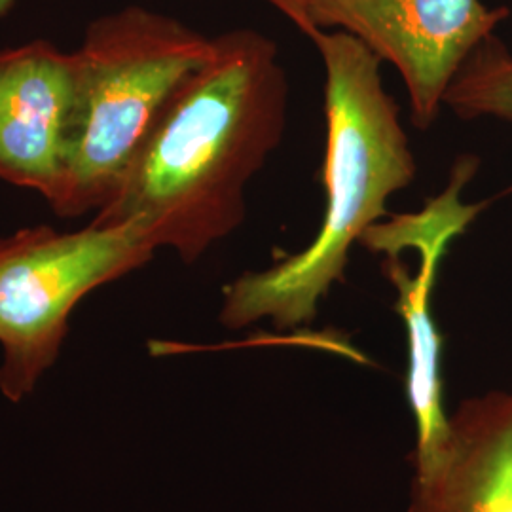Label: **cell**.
I'll return each instance as SVG.
<instances>
[{
    "label": "cell",
    "instance_id": "5b68a950",
    "mask_svg": "<svg viewBox=\"0 0 512 512\" xmlns=\"http://www.w3.org/2000/svg\"><path fill=\"white\" fill-rule=\"evenodd\" d=\"M300 31H342L403 78L410 118L427 131L467 57L509 18L482 0H268Z\"/></svg>",
    "mask_w": 512,
    "mask_h": 512
},
{
    "label": "cell",
    "instance_id": "30bf717a",
    "mask_svg": "<svg viewBox=\"0 0 512 512\" xmlns=\"http://www.w3.org/2000/svg\"><path fill=\"white\" fill-rule=\"evenodd\" d=\"M511 395H512V391H511Z\"/></svg>",
    "mask_w": 512,
    "mask_h": 512
},
{
    "label": "cell",
    "instance_id": "3957f363",
    "mask_svg": "<svg viewBox=\"0 0 512 512\" xmlns=\"http://www.w3.org/2000/svg\"><path fill=\"white\" fill-rule=\"evenodd\" d=\"M213 38L143 6L93 19L76 57L65 169L50 203L61 219L114 196L169 99L209 59Z\"/></svg>",
    "mask_w": 512,
    "mask_h": 512
},
{
    "label": "cell",
    "instance_id": "8992f818",
    "mask_svg": "<svg viewBox=\"0 0 512 512\" xmlns=\"http://www.w3.org/2000/svg\"><path fill=\"white\" fill-rule=\"evenodd\" d=\"M76 57L48 40L0 52V179L54 202L65 169Z\"/></svg>",
    "mask_w": 512,
    "mask_h": 512
},
{
    "label": "cell",
    "instance_id": "ba28073f",
    "mask_svg": "<svg viewBox=\"0 0 512 512\" xmlns=\"http://www.w3.org/2000/svg\"><path fill=\"white\" fill-rule=\"evenodd\" d=\"M442 105L461 120L495 118L512 124V54L503 40L492 35L467 57Z\"/></svg>",
    "mask_w": 512,
    "mask_h": 512
},
{
    "label": "cell",
    "instance_id": "52a82bcc",
    "mask_svg": "<svg viewBox=\"0 0 512 512\" xmlns=\"http://www.w3.org/2000/svg\"><path fill=\"white\" fill-rule=\"evenodd\" d=\"M408 512H512L511 391L463 401L439 440L414 452Z\"/></svg>",
    "mask_w": 512,
    "mask_h": 512
},
{
    "label": "cell",
    "instance_id": "7a4b0ae2",
    "mask_svg": "<svg viewBox=\"0 0 512 512\" xmlns=\"http://www.w3.org/2000/svg\"><path fill=\"white\" fill-rule=\"evenodd\" d=\"M325 67V213L306 249L224 289L220 323L228 329L272 319L289 329L310 323L319 300L344 279L355 243L387 213L391 196L416 181L418 164L401 110L382 80V61L342 31H302Z\"/></svg>",
    "mask_w": 512,
    "mask_h": 512
},
{
    "label": "cell",
    "instance_id": "9c48e42d",
    "mask_svg": "<svg viewBox=\"0 0 512 512\" xmlns=\"http://www.w3.org/2000/svg\"><path fill=\"white\" fill-rule=\"evenodd\" d=\"M18 0H0V19L6 18L14 8H16Z\"/></svg>",
    "mask_w": 512,
    "mask_h": 512
},
{
    "label": "cell",
    "instance_id": "6da1fadb",
    "mask_svg": "<svg viewBox=\"0 0 512 512\" xmlns=\"http://www.w3.org/2000/svg\"><path fill=\"white\" fill-rule=\"evenodd\" d=\"M289 78L277 42L255 29L213 37V50L165 105L95 226L131 224L184 264L247 217V186L281 145Z\"/></svg>",
    "mask_w": 512,
    "mask_h": 512
},
{
    "label": "cell",
    "instance_id": "277c9868",
    "mask_svg": "<svg viewBox=\"0 0 512 512\" xmlns=\"http://www.w3.org/2000/svg\"><path fill=\"white\" fill-rule=\"evenodd\" d=\"M154 245L135 226L59 232L40 224L0 236V391L18 403L59 357L76 304L143 268Z\"/></svg>",
    "mask_w": 512,
    "mask_h": 512
}]
</instances>
